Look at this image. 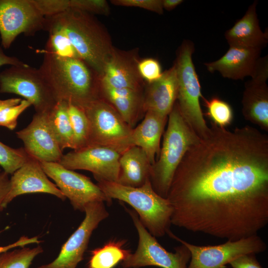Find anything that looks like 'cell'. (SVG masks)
<instances>
[{
  "label": "cell",
  "instance_id": "7a4b0ae2",
  "mask_svg": "<svg viewBox=\"0 0 268 268\" xmlns=\"http://www.w3.org/2000/svg\"><path fill=\"white\" fill-rule=\"evenodd\" d=\"M80 59L101 77L114 48L109 35L90 13L69 8L56 15Z\"/></svg>",
  "mask_w": 268,
  "mask_h": 268
},
{
  "label": "cell",
  "instance_id": "8fae6325",
  "mask_svg": "<svg viewBox=\"0 0 268 268\" xmlns=\"http://www.w3.org/2000/svg\"><path fill=\"white\" fill-rule=\"evenodd\" d=\"M47 176L67 198L74 210L84 212L85 206L96 201L111 202L97 185L88 177L68 169L58 162H40Z\"/></svg>",
  "mask_w": 268,
  "mask_h": 268
},
{
  "label": "cell",
  "instance_id": "74e56055",
  "mask_svg": "<svg viewBox=\"0 0 268 268\" xmlns=\"http://www.w3.org/2000/svg\"><path fill=\"white\" fill-rule=\"evenodd\" d=\"M10 188V179L8 174L4 171L0 172V212L3 207L4 200L8 193Z\"/></svg>",
  "mask_w": 268,
  "mask_h": 268
},
{
  "label": "cell",
  "instance_id": "7402d4cb",
  "mask_svg": "<svg viewBox=\"0 0 268 268\" xmlns=\"http://www.w3.org/2000/svg\"><path fill=\"white\" fill-rule=\"evenodd\" d=\"M119 164L117 183L121 185L138 187L150 179L152 164L145 152L138 146L133 145L122 153Z\"/></svg>",
  "mask_w": 268,
  "mask_h": 268
},
{
  "label": "cell",
  "instance_id": "5b68a950",
  "mask_svg": "<svg viewBox=\"0 0 268 268\" xmlns=\"http://www.w3.org/2000/svg\"><path fill=\"white\" fill-rule=\"evenodd\" d=\"M194 43L185 40L181 45L174 65L178 80L177 103L180 111L190 127L201 138L205 136L209 127L206 125L200 99L203 96L201 84L192 60Z\"/></svg>",
  "mask_w": 268,
  "mask_h": 268
},
{
  "label": "cell",
  "instance_id": "ac0fdd59",
  "mask_svg": "<svg viewBox=\"0 0 268 268\" xmlns=\"http://www.w3.org/2000/svg\"><path fill=\"white\" fill-rule=\"evenodd\" d=\"M138 62L131 54L115 49L99 77V84L114 88L141 91L143 79L138 71Z\"/></svg>",
  "mask_w": 268,
  "mask_h": 268
},
{
  "label": "cell",
  "instance_id": "52a82bcc",
  "mask_svg": "<svg viewBox=\"0 0 268 268\" xmlns=\"http://www.w3.org/2000/svg\"><path fill=\"white\" fill-rule=\"evenodd\" d=\"M0 93L22 96L33 106L36 113H48L58 102L39 69L24 63L0 73Z\"/></svg>",
  "mask_w": 268,
  "mask_h": 268
},
{
  "label": "cell",
  "instance_id": "2e32d148",
  "mask_svg": "<svg viewBox=\"0 0 268 268\" xmlns=\"http://www.w3.org/2000/svg\"><path fill=\"white\" fill-rule=\"evenodd\" d=\"M46 193L64 201L66 198L56 184L51 182L42 169L40 162L30 156L12 174L10 188L3 203L5 207L16 197L30 193Z\"/></svg>",
  "mask_w": 268,
  "mask_h": 268
},
{
  "label": "cell",
  "instance_id": "d590c367",
  "mask_svg": "<svg viewBox=\"0 0 268 268\" xmlns=\"http://www.w3.org/2000/svg\"><path fill=\"white\" fill-rule=\"evenodd\" d=\"M229 264L232 268H262L254 254L241 256Z\"/></svg>",
  "mask_w": 268,
  "mask_h": 268
},
{
  "label": "cell",
  "instance_id": "cb8c5ba5",
  "mask_svg": "<svg viewBox=\"0 0 268 268\" xmlns=\"http://www.w3.org/2000/svg\"><path fill=\"white\" fill-rule=\"evenodd\" d=\"M45 18L44 30L48 32L49 36L44 53L62 58L80 59L57 16Z\"/></svg>",
  "mask_w": 268,
  "mask_h": 268
},
{
  "label": "cell",
  "instance_id": "836d02e7",
  "mask_svg": "<svg viewBox=\"0 0 268 268\" xmlns=\"http://www.w3.org/2000/svg\"><path fill=\"white\" fill-rule=\"evenodd\" d=\"M70 8L87 13L107 15L110 13L108 2L105 0H69Z\"/></svg>",
  "mask_w": 268,
  "mask_h": 268
},
{
  "label": "cell",
  "instance_id": "7c38bea8",
  "mask_svg": "<svg viewBox=\"0 0 268 268\" xmlns=\"http://www.w3.org/2000/svg\"><path fill=\"white\" fill-rule=\"evenodd\" d=\"M85 216L76 230L61 248L57 258L38 268H76L83 260L93 231L109 216L104 202L96 201L85 207Z\"/></svg>",
  "mask_w": 268,
  "mask_h": 268
},
{
  "label": "cell",
  "instance_id": "30bf717a",
  "mask_svg": "<svg viewBox=\"0 0 268 268\" xmlns=\"http://www.w3.org/2000/svg\"><path fill=\"white\" fill-rule=\"evenodd\" d=\"M45 22L32 0H0V36L4 49L20 34L33 36L44 30Z\"/></svg>",
  "mask_w": 268,
  "mask_h": 268
},
{
  "label": "cell",
  "instance_id": "ba28073f",
  "mask_svg": "<svg viewBox=\"0 0 268 268\" xmlns=\"http://www.w3.org/2000/svg\"><path fill=\"white\" fill-rule=\"evenodd\" d=\"M138 235L137 249L122 262L124 268L155 266L161 268H187L191 253L184 245L175 248L174 253L165 249L144 227L136 213L127 209Z\"/></svg>",
  "mask_w": 268,
  "mask_h": 268
},
{
  "label": "cell",
  "instance_id": "f1b7e54d",
  "mask_svg": "<svg viewBox=\"0 0 268 268\" xmlns=\"http://www.w3.org/2000/svg\"><path fill=\"white\" fill-rule=\"evenodd\" d=\"M206 109L205 115L211 122L219 127L226 128L233 119V112L231 106L218 97H213L209 100L202 97Z\"/></svg>",
  "mask_w": 268,
  "mask_h": 268
},
{
  "label": "cell",
  "instance_id": "e0dca14e",
  "mask_svg": "<svg viewBox=\"0 0 268 268\" xmlns=\"http://www.w3.org/2000/svg\"><path fill=\"white\" fill-rule=\"evenodd\" d=\"M262 49L230 46L216 61L204 64L207 70L217 71L224 77L243 79L252 76L260 59Z\"/></svg>",
  "mask_w": 268,
  "mask_h": 268
},
{
  "label": "cell",
  "instance_id": "60d3db41",
  "mask_svg": "<svg viewBox=\"0 0 268 268\" xmlns=\"http://www.w3.org/2000/svg\"><path fill=\"white\" fill-rule=\"evenodd\" d=\"M22 99L19 98H10L6 100H0V111L10 106L19 104Z\"/></svg>",
  "mask_w": 268,
  "mask_h": 268
},
{
  "label": "cell",
  "instance_id": "d6986e66",
  "mask_svg": "<svg viewBox=\"0 0 268 268\" xmlns=\"http://www.w3.org/2000/svg\"><path fill=\"white\" fill-rule=\"evenodd\" d=\"M177 94L178 80L174 65L164 71L159 79L148 84L143 99L142 110L168 117L176 102Z\"/></svg>",
  "mask_w": 268,
  "mask_h": 268
},
{
  "label": "cell",
  "instance_id": "484cf974",
  "mask_svg": "<svg viewBox=\"0 0 268 268\" xmlns=\"http://www.w3.org/2000/svg\"><path fill=\"white\" fill-rule=\"evenodd\" d=\"M124 241H111L91 251L87 268H113L131 253L124 248Z\"/></svg>",
  "mask_w": 268,
  "mask_h": 268
},
{
  "label": "cell",
  "instance_id": "9c48e42d",
  "mask_svg": "<svg viewBox=\"0 0 268 268\" xmlns=\"http://www.w3.org/2000/svg\"><path fill=\"white\" fill-rule=\"evenodd\" d=\"M167 234L189 250L191 259L187 268H224L241 256L256 255L265 251L267 248L258 234L234 241L227 240L217 245L198 246L180 239L170 230Z\"/></svg>",
  "mask_w": 268,
  "mask_h": 268
},
{
  "label": "cell",
  "instance_id": "1f68e13d",
  "mask_svg": "<svg viewBox=\"0 0 268 268\" xmlns=\"http://www.w3.org/2000/svg\"><path fill=\"white\" fill-rule=\"evenodd\" d=\"M36 8L45 17L61 13L70 8L69 0H32Z\"/></svg>",
  "mask_w": 268,
  "mask_h": 268
},
{
  "label": "cell",
  "instance_id": "44dd1931",
  "mask_svg": "<svg viewBox=\"0 0 268 268\" xmlns=\"http://www.w3.org/2000/svg\"><path fill=\"white\" fill-rule=\"evenodd\" d=\"M167 118L147 111L142 121L133 129V145L140 147L145 152L152 165L160 153V139Z\"/></svg>",
  "mask_w": 268,
  "mask_h": 268
},
{
  "label": "cell",
  "instance_id": "ab89813d",
  "mask_svg": "<svg viewBox=\"0 0 268 268\" xmlns=\"http://www.w3.org/2000/svg\"><path fill=\"white\" fill-rule=\"evenodd\" d=\"M183 2L182 0H162V6L167 10H172Z\"/></svg>",
  "mask_w": 268,
  "mask_h": 268
},
{
  "label": "cell",
  "instance_id": "4316f807",
  "mask_svg": "<svg viewBox=\"0 0 268 268\" xmlns=\"http://www.w3.org/2000/svg\"><path fill=\"white\" fill-rule=\"evenodd\" d=\"M67 103V113L73 133L75 150L88 144L90 126L83 109L71 103Z\"/></svg>",
  "mask_w": 268,
  "mask_h": 268
},
{
  "label": "cell",
  "instance_id": "4dcf8cb0",
  "mask_svg": "<svg viewBox=\"0 0 268 268\" xmlns=\"http://www.w3.org/2000/svg\"><path fill=\"white\" fill-rule=\"evenodd\" d=\"M31 105L29 101L24 99L18 105L3 108L0 111V126L13 130L17 126L20 115Z\"/></svg>",
  "mask_w": 268,
  "mask_h": 268
},
{
  "label": "cell",
  "instance_id": "8d00e7d4",
  "mask_svg": "<svg viewBox=\"0 0 268 268\" xmlns=\"http://www.w3.org/2000/svg\"><path fill=\"white\" fill-rule=\"evenodd\" d=\"M41 242V241L39 240L37 236L29 238L27 236H23L14 243L5 246H0V254L16 247H23L28 244H39Z\"/></svg>",
  "mask_w": 268,
  "mask_h": 268
},
{
  "label": "cell",
  "instance_id": "f35d334b",
  "mask_svg": "<svg viewBox=\"0 0 268 268\" xmlns=\"http://www.w3.org/2000/svg\"><path fill=\"white\" fill-rule=\"evenodd\" d=\"M17 58L6 55L0 47V67L5 65L16 66L23 64Z\"/></svg>",
  "mask_w": 268,
  "mask_h": 268
},
{
  "label": "cell",
  "instance_id": "277c9868",
  "mask_svg": "<svg viewBox=\"0 0 268 268\" xmlns=\"http://www.w3.org/2000/svg\"><path fill=\"white\" fill-rule=\"evenodd\" d=\"M158 159L151 166L154 190L166 198L175 172L188 150L200 139L182 116L177 102L168 115Z\"/></svg>",
  "mask_w": 268,
  "mask_h": 268
},
{
  "label": "cell",
  "instance_id": "8992f818",
  "mask_svg": "<svg viewBox=\"0 0 268 268\" xmlns=\"http://www.w3.org/2000/svg\"><path fill=\"white\" fill-rule=\"evenodd\" d=\"M79 107L84 110L89 123L88 144L105 146L121 154L133 146V129L105 99L100 97Z\"/></svg>",
  "mask_w": 268,
  "mask_h": 268
},
{
  "label": "cell",
  "instance_id": "9a60e30c",
  "mask_svg": "<svg viewBox=\"0 0 268 268\" xmlns=\"http://www.w3.org/2000/svg\"><path fill=\"white\" fill-rule=\"evenodd\" d=\"M16 134L30 156L40 162L59 163L61 160L63 150L49 127L47 113H35L31 123Z\"/></svg>",
  "mask_w": 268,
  "mask_h": 268
},
{
  "label": "cell",
  "instance_id": "d6a6232c",
  "mask_svg": "<svg viewBox=\"0 0 268 268\" xmlns=\"http://www.w3.org/2000/svg\"><path fill=\"white\" fill-rule=\"evenodd\" d=\"M137 69L142 79L148 84L159 79L163 73L159 62L153 58H146L138 62Z\"/></svg>",
  "mask_w": 268,
  "mask_h": 268
},
{
  "label": "cell",
  "instance_id": "83f0119b",
  "mask_svg": "<svg viewBox=\"0 0 268 268\" xmlns=\"http://www.w3.org/2000/svg\"><path fill=\"white\" fill-rule=\"evenodd\" d=\"M41 246L34 248L21 247L0 254V268H29L33 260L42 253Z\"/></svg>",
  "mask_w": 268,
  "mask_h": 268
},
{
  "label": "cell",
  "instance_id": "6da1fadb",
  "mask_svg": "<svg viewBox=\"0 0 268 268\" xmlns=\"http://www.w3.org/2000/svg\"><path fill=\"white\" fill-rule=\"evenodd\" d=\"M44 54L38 69L57 101L82 106L100 97L99 77L83 60Z\"/></svg>",
  "mask_w": 268,
  "mask_h": 268
},
{
  "label": "cell",
  "instance_id": "3957f363",
  "mask_svg": "<svg viewBox=\"0 0 268 268\" xmlns=\"http://www.w3.org/2000/svg\"><path fill=\"white\" fill-rule=\"evenodd\" d=\"M97 181V185L110 200H118L133 207L141 223L152 236L162 237L170 230L172 205L167 198L154 190L150 179L138 187L103 180Z\"/></svg>",
  "mask_w": 268,
  "mask_h": 268
},
{
  "label": "cell",
  "instance_id": "5bb4252c",
  "mask_svg": "<svg viewBox=\"0 0 268 268\" xmlns=\"http://www.w3.org/2000/svg\"><path fill=\"white\" fill-rule=\"evenodd\" d=\"M268 58H260L251 79L245 84L242 99L244 118L268 131Z\"/></svg>",
  "mask_w": 268,
  "mask_h": 268
},
{
  "label": "cell",
  "instance_id": "ffe728a7",
  "mask_svg": "<svg viewBox=\"0 0 268 268\" xmlns=\"http://www.w3.org/2000/svg\"><path fill=\"white\" fill-rule=\"evenodd\" d=\"M258 2L249 6L244 16L225 33L229 47L262 49L268 41V30L263 32L256 12Z\"/></svg>",
  "mask_w": 268,
  "mask_h": 268
},
{
  "label": "cell",
  "instance_id": "d4e9b609",
  "mask_svg": "<svg viewBox=\"0 0 268 268\" xmlns=\"http://www.w3.org/2000/svg\"><path fill=\"white\" fill-rule=\"evenodd\" d=\"M67 102L59 101L47 113L49 127L61 149L75 148L73 133L67 113Z\"/></svg>",
  "mask_w": 268,
  "mask_h": 268
},
{
  "label": "cell",
  "instance_id": "603a6c76",
  "mask_svg": "<svg viewBox=\"0 0 268 268\" xmlns=\"http://www.w3.org/2000/svg\"><path fill=\"white\" fill-rule=\"evenodd\" d=\"M99 96L107 101L132 128L139 110H142L143 97L141 90L114 88L99 84Z\"/></svg>",
  "mask_w": 268,
  "mask_h": 268
},
{
  "label": "cell",
  "instance_id": "e575fe53",
  "mask_svg": "<svg viewBox=\"0 0 268 268\" xmlns=\"http://www.w3.org/2000/svg\"><path fill=\"white\" fill-rule=\"evenodd\" d=\"M116 5L144 8L159 14L163 13L162 0H112Z\"/></svg>",
  "mask_w": 268,
  "mask_h": 268
},
{
  "label": "cell",
  "instance_id": "4fadbf2b",
  "mask_svg": "<svg viewBox=\"0 0 268 268\" xmlns=\"http://www.w3.org/2000/svg\"><path fill=\"white\" fill-rule=\"evenodd\" d=\"M121 155L105 146L88 144L63 154L59 163L68 169L90 171L97 181L117 182L120 172Z\"/></svg>",
  "mask_w": 268,
  "mask_h": 268
},
{
  "label": "cell",
  "instance_id": "f546056e",
  "mask_svg": "<svg viewBox=\"0 0 268 268\" xmlns=\"http://www.w3.org/2000/svg\"><path fill=\"white\" fill-rule=\"evenodd\" d=\"M30 156L24 147L13 148L0 141V166L7 174H12Z\"/></svg>",
  "mask_w": 268,
  "mask_h": 268
}]
</instances>
